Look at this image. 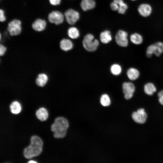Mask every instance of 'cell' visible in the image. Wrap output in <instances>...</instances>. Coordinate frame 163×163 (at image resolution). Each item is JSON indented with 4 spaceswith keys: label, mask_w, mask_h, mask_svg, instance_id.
I'll list each match as a JSON object with an SVG mask.
<instances>
[{
    "label": "cell",
    "mask_w": 163,
    "mask_h": 163,
    "mask_svg": "<svg viewBox=\"0 0 163 163\" xmlns=\"http://www.w3.org/2000/svg\"><path fill=\"white\" fill-rule=\"evenodd\" d=\"M43 145V142L39 137L36 135L32 136L30 145L24 150V157L29 159L39 155L42 152Z\"/></svg>",
    "instance_id": "1"
},
{
    "label": "cell",
    "mask_w": 163,
    "mask_h": 163,
    "mask_svg": "<svg viewBox=\"0 0 163 163\" xmlns=\"http://www.w3.org/2000/svg\"><path fill=\"white\" fill-rule=\"evenodd\" d=\"M69 126V123L66 118L62 117L56 118L51 127V130L54 133L55 138H62L66 135Z\"/></svg>",
    "instance_id": "2"
},
{
    "label": "cell",
    "mask_w": 163,
    "mask_h": 163,
    "mask_svg": "<svg viewBox=\"0 0 163 163\" xmlns=\"http://www.w3.org/2000/svg\"><path fill=\"white\" fill-rule=\"evenodd\" d=\"M23 30L22 22L17 18L14 19L7 23V30L11 36H16L20 35Z\"/></svg>",
    "instance_id": "3"
},
{
    "label": "cell",
    "mask_w": 163,
    "mask_h": 163,
    "mask_svg": "<svg viewBox=\"0 0 163 163\" xmlns=\"http://www.w3.org/2000/svg\"><path fill=\"white\" fill-rule=\"evenodd\" d=\"M83 46L86 50L88 52L95 51L99 45L98 40L94 38L92 34H88L85 36L82 41Z\"/></svg>",
    "instance_id": "4"
},
{
    "label": "cell",
    "mask_w": 163,
    "mask_h": 163,
    "mask_svg": "<svg viewBox=\"0 0 163 163\" xmlns=\"http://www.w3.org/2000/svg\"><path fill=\"white\" fill-rule=\"evenodd\" d=\"M64 18V15L60 11L54 10L48 14L47 19L49 23L58 25L63 23Z\"/></svg>",
    "instance_id": "5"
},
{
    "label": "cell",
    "mask_w": 163,
    "mask_h": 163,
    "mask_svg": "<svg viewBox=\"0 0 163 163\" xmlns=\"http://www.w3.org/2000/svg\"><path fill=\"white\" fill-rule=\"evenodd\" d=\"M163 53V43L157 42L149 46L146 50V54L148 57L150 58L153 54L159 56Z\"/></svg>",
    "instance_id": "6"
},
{
    "label": "cell",
    "mask_w": 163,
    "mask_h": 163,
    "mask_svg": "<svg viewBox=\"0 0 163 163\" xmlns=\"http://www.w3.org/2000/svg\"><path fill=\"white\" fill-rule=\"evenodd\" d=\"M64 15L66 21L70 25L74 24L79 18V13L72 9H69L66 10Z\"/></svg>",
    "instance_id": "7"
},
{
    "label": "cell",
    "mask_w": 163,
    "mask_h": 163,
    "mask_svg": "<svg viewBox=\"0 0 163 163\" xmlns=\"http://www.w3.org/2000/svg\"><path fill=\"white\" fill-rule=\"evenodd\" d=\"M128 34L126 31L120 30L117 33L115 36V40L119 46L126 47L128 45Z\"/></svg>",
    "instance_id": "8"
},
{
    "label": "cell",
    "mask_w": 163,
    "mask_h": 163,
    "mask_svg": "<svg viewBox=\"0 0 163 163\" xmlns=\"http://www.w3.org/2000/svg\"><path fill=\"white\" fill-rule=\"evenodd\" d=\"M122 88L125 99L126 100L131 99L135 91L134 84L131 82H124L123 84Z\"/></svg>",
    "instance_id": "9"
},
{
    "label": "cell",
    "mask_w": 163,
    "mask_h": 163,
    "mask_svg": "<svg viewBox=\"0 0 163 163\" xmlns=\"http://www.w3.org/2000/svg\"><path fill=\"white\" fill-rule=\"evenodd\" d=\"M147 117L145 110L142 108H140L137 111L133 112L132 115V117L135 122L141 124L145 123Z\"/></svg>",
    "instance_id": "10"
},
{
    "label": "cell",
    "mask_w": 163,
    "mask_h": 163,
    "mask_svg": "<svg viewBox=\"0 0 163 163\" xmlns=\"http://www.w3.org/2000/svg\"><path fill=\"white\" fill-rule=\"evenodd\" d=\"M47 25V22L46 20L41 18H38L32 22L31 26L34 31L40 32L46 29Z\"/></svg>",
    "instance_id": "11"
},
{
    "label": "cell",
    "mask_w": 163,
    "mask_h": 163,
    "mask_svg": "<svg viewBox=\"0 0 163 163\" xmlns=\"http://www.w3.org/2000/svg\"><path fill=\"white\" fill-rule=\"evenodd\" d=\"M49 79L48 75L46 73L42 72L37 75L35 82L37 86L42 88L45 86L47 84Z\"/></svg>",
    "instance_id": "12"
},
{
    "label": "cell",
    "mask_w": 163,
    "mask_h": 163,
    "mask_svg": "<svg viewBox=\"0 0 163 163\" xmlns=\"http://www.w3.org/2000/svg\"><path fill=\"white\" fill-rule=\"evenodd\" d=\"M138 12L141 16L146 17L149 16L152 11L151 6L147 3L140 4L138 8Z\"/></svg>",
    "instance_id": "13"
},
{
    "label": "cell",
    "mask_w": 163,
    "mask_h": 163,
    "mask_svg": "<svg viewBox=\"0 0 163 163\" xmlns=\"http://www.w3.org/2000/svg\"><path fill=\"white\" fill-rule=\"evenodd\" d=\"M59 46L61 49L64 51L71 50L73 48V44L69 39L63 38L60 41Z\"/></svg>",
    "instance_id": "14"
},
{
    "label": "cell",
    "mask_w": 163,
    "mask_h": 163,
    "mask_svg": "<svg viewBox=\"0 0 163 163\" xmlns=\"http://www.w3.org/2000/svg\"><path fill=\"white\" fill-rule=\"evenodd\" d=\"M96 3L94 0H82L80 6L82 9L86 11L94 8Z\"/></svg>",
    "instance_id": "15"
},
{
    "label": "cell",
    "mask_w": 163,
    "mask_h": 163,
    "mask_svg": "<svg viewBox=\"0 0 163 163\" xmlns=\"http://www.w3.org/2000/svg\"><path fill=\"white\" fill-rule=\"evenodd\" d=\"M36 115L39 120L41 121L46 120L48 117V113L46 108L42 107L38 109L36 112Z\"/></svg>",
    "instance_id": "16"
},
{
    "label": "cell",
    "mask_w": 163,
    "mask_h": 163,
    "mask_svg": "<svg viewBox=\"0 0 163 163\" xmlns=\"http://www.w3.org/2000/svg\"><path fill=\"white\" fill-rule=\"evenodd\" d=\"M126 75L129 80L134 81L138 78L140 75V72L136 69L132 67L128 69L126 72Z\"/></svg>",
    "instance_id": "17"
},
{
    "label": "cell",
    "mask_w": 163,
    "mask_h": 163,
    "mask_svg": "<svg viewBox=\"0 0 163 163\" xmlns=\"http://www.w3.org/2000/svg\"><path fill=\"white\" fill-rule=\"evenodd\" d=\"M144 91L146 94L152 96L156 91L157 89L153 83L149 82L145 85Z\"/></svg>",
    "instance_id": "18"
},
{
    "label": "cell",
    "mask_w": 163,
    "mask_h": 163,
    "mask_svg": "<svg viewBox=\"0 0 163 163\" xmlns=\"http://www.w3.org/2000/svg\"><path fill=\"white\" fill-rule=\"evenodd\" d=\"M101 42L104 44H107L112 40V37L110 31L106 30L101 33L100 36Z\"/></svg>",
    "instance_id": "19"
},
{
    "label": "cell",
    "mask_w": 163,
    "mask_h": 163,
    "mask_svg": "<svg viewBox=\"0 0 163 163\" xmlns=\"http://www.w3.org/2000/svg\"><path fill=\"white\" fill-rule=\"evenodd\" d=\"M130 40L132 43L137 45L141 44L143 41L142 35L136 33H133L130 35Z\"/></svg>",
    "instance_id": "20"
},
{
    "label": "cell",
    "mask_w": 163,
    "mask_h": 163,
    "mask_svg": "<svg viewBox=\"0 0 163 163\" xmlns=\"http://www.w3.org/2000/svg\"><path fill=\"white\" fill-rule=\"evenodd\" d=\"M10 108L11 113L14 114H17L21 111V107L19 102L17 101H13L10 104Z\"/></svg>",
    "instance_id": "21"
},
{
    "label": "cell",
    "mask_w": 163,
    "mask_h": 163,
    "mask_svg": "<svg viewBox=\"0 0 163 163\" xmlns=\"http://www.w3.org/2000/svg\"><path fill=\"white\" fill-rule=\"evenodd\" d=\"M113 1L117 3L118 5V12L121 14L125 13L128 8L127 5L125 3L123 0H114Z\"/></svg>",
    "instance_id": "22"
},
{
    "label": "cell",
    "mask_w": 163,
    "mask_h": 163,
    "mask_svg": "<svg viewBox=\"0 0 163 163\" xmlns=\"http://www.w3.org/2000/svg\"><path fill=\"white\" fill-rule=\"evenodd\" d=\"M67 34L69 37L72 39L77 38L80 35L78 29L73 27L68 29Z\"/></svg>",
    "instance_id": "23"
},
{
    "label": "cell",
    "mask_w": 163,
    "mask_h": 163,
    "mask_svg": "<svg viewBox=\"0 0 163 163\" xmlns=\"http://www.w3.org/2000/svg\"><path fill=\"white\" fill-rule=\"evenodd\" d=\"M110 71L111 73L113 75H118L121 73L122 68L119 65L114 64L112 65L110 67Z\"/></svg>",
    "instance_id": "24"
},
{
    "label": "cell",
    "mask_w": 163,
    "mask_h": 163,
    "mask_svg": "<svg viewBox=\"0 0 163 163\" xmlns=\"http://www.w3.org/2000/svg\"><path fill=\"white\" fill-rule=\"evenodd\" d=\"M100 101L101 104L104 107L109 106L111 103L109 97L106 94H104L101 96Z\"/></svg>",
    "instance_id": "25"
},
{
    "label": "cell",
    "mask_w": 163,
    "mask_h": 163,
    "mask_svg": "<svg viewBox=\"0 0 163 163\" xmlns=\"http://www.w3.org/2000/svg\"><path fill=\"white\" fill-rule=\"evenodd\" d=\"M7 20L5 12V10L0 8V21L1 23L5 22Z\"/></svg>",
    "instance_id": "26"
},
{
    "label": "cell",
    "mask_w": 163,
    "mask_h": 163,
    "mask_svg": "<svg viewBox=\"0 0 163 163\" xmlns=\"http://www.w3.org/2000/svg\"><path fill=\"white\" fill-rule=\"evenodd\" d=\"M7 48L3 44H0V56H3L5 54L7 51Z\"/></svg>",
    "instance_id": "27"
},
{
    "label": "cell",
    "mask_w": 163,
    "mask_h": 163,
    "mask_svg": "<svg viewBox=\"0 0 163 163\" xmlns=\"http://www.w3.org/2000/svg\"><path fill=\"white\" fill-rule=\"evenodd\" d=\"M48 1L50 5L54 7L59 5L61 2V0H48Z\"/></svg>",
    "instance_id": "28"
},
{
    "label": "cell",
    "mask_w": 163,
    "mask_h": 163,
    "mask_svg": "<svg viewBox=\"0 0 163 163\" xmlns=\"http://www.w3.org/2000/svg\"><path fill=\"white\" fill-rule=\"evenodd\" d=\"M158 101L159 103L163 105V90H161L158 94Z\"/></svg>",
    "instance_id": "29"
},
{
    "label": "cell",
    "mask_w": 163,
    "mask_h": 163,
    "mask_svg": "<svg viewBox=\"0 0 163 163\" xmlns=\"http://www.w3.org/2000/svg\"><path fill=\"white\" fill-rule=\"evenodd\" d=\"M110 6L112 10L114 11H118V4L114 1L111 3Z\"/></svg>",
    "instance_id": "30"
},
{
    "label": "cell",
    "mask_w": 163,
    "mask_h": 163,
    "mask_svg": "<svg viewBox=\"0 0 163 163\" xmlns=\"http://www.w3.org/2000/svg\"><path fill=\"white\" fill-rule=\"evenodd\" d=\"M36 161H34L33 160H30L28 162V163H37Z\"/></svg>",
    "instance_id": "31"
},
{
    "label": "cell",
    "mask_w": 163,
    "mask_h": 163,
    "mask_svg": "<svg viewBox=\"0 0 163 163\" xmlns=\"http://www.w3.org/2000/svg\"><path fill=\"white\" fill-rule=\"evenodd\" d=\"M131 1H136V0H131Z\"/></svg>",
    "instance_id": "32"
}]
</instances>
